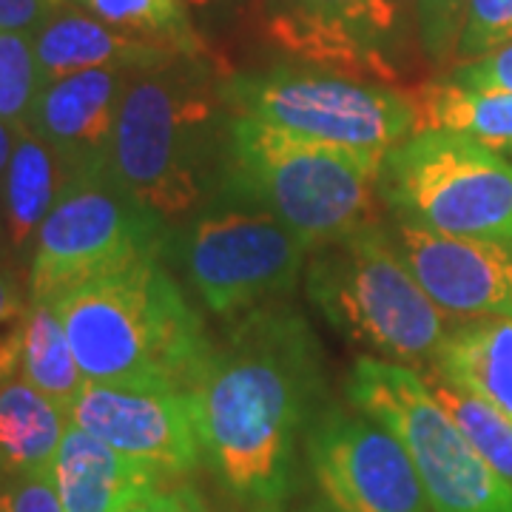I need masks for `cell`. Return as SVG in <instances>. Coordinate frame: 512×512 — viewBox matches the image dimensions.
<instances>
[{
    "label": "cell",
    "instance_id": "cell-10",
    "mask_svg": "<svg viewBox=\"0 0 512 512\" xmlns=\"http://www.w3.org/2000/svg\"><path fill=\"white\" fill-rule=\"evenodd\" d=\"M165 222L131 200L111 174L74 177L43 220L29 265L32 302H57L143 256H163Z\"/></svg>",
    "mask_w": 512,
    "mask_h": 512
},
{
    "label": "cell",
    "instance_id": "cell-35",
    "mask_svg": "<svg viewBox=\"0 0 512 512\" xmlns=\"http://www.w3.org/2000/svg\"><path fill=\"white\" fill-rule=\"evenodd\" d=\"M308 512H316V510H308Z\"/></svg>",
    "mask_w": 512,
    "mask_h": 512
},
{
    "label": "cell",
    "instance_id": "cell-23",
    "mask_svg": "<svg viewBox=\"0 0 512 512\" xmlns=\"http://www.w3.org/2000/svg\"><path fill=\"white\" fill-rule=\"evenodd\" d=\"M89 15L128 35L174 46L185 57H200L202 40L191 26L185 0H77Z\"/></svg>",
    "mask_w": 512,
    "mask_h": 512
},
{
    "label": "cell",
    "instance_id": "cell-14",
    "mask_svg": "<svg viewBox=\"0 0 512 512\" xmlns=\"http://www.w3.org/2000/svg\"><path fill=\"white\" fill-rule=\"evenodd\" d=\"M396 242L444 313L512 319V239L450 237L396 220Z\"/></svg>",
    "mask_w": 512,
    "mask_h": 512
},
{
    "label": "cell",
    "instance_id": "cell-31",
    "mask_svg": "<svg viewBox=\"0 0 512 512\" xmlns=\"http://www.w3.org/2000/svg\"><path fill=\"white\" fill-rule=\"evenodd\" d=\"M66 6V0H0V32L35 35Z\"/></svg>",
    "mask_w": 512,
    "mask_h": 512
},
{
    "label": "cell",
    "instance_id": "cell-12",
    "mask_svg": "<svg viewBox=\"0 0 512 512\" xmlns=\"http://www.w3.org/2000/svg\"><path fill=\"white\" fill-rule=\"evenodd\" d=\"M413 0H265V29L279 49L348 77H399Z\"/></svg>",
    "mask_w": 512,
    "mask_h": 512
},
{
    "label": "cell",
    "instance_id": "cell-16",
    "mask_svg": "<svg viewBox=\"0 0 512 512\" xmlns=\"http://www.w3.org/2000/svg\"><path fill=\"white\" fill-rule=\"evenodd\" d=\"M32 43L43 86L86 69L154 72L185 57L168 43L120 32L69 3L37 29Z\"/></svg>",
    "mask_w": 512,
    "mask_h": 512
},
{
    "label": "cell",
    "instance_id": "cell-28",
    "mask_svg": "<svg viewBox=\"0 0 512 512\" xmlns=\"http://www.w3.org/2000/svg\"><path fill=\"white\" fill-rule=\"evenodd\" d=\"M512 40V0H470L456 60H476Z\"/></svg>",
    "mask_w": 512,
    "mask_h": 512
},
{
    "label": "cell",
    "instance_id": "cell-25",
    "mask_svg": "<svg viewBox=\"0 0 512 512\" xmlns=\"http://www.w3.org/2000/svg\"><path fill=\"white\" fill-rule=\"evenodd\" d=\"M43 89L32 35L0 32V120L15 131H29L37 94Z\"/></svg>",
    "mask_w": 512,
    "mask_h": 512
},
{
    "label": "cell",
    "instance_id": "cell-13",
    "mask_svg": "<svg viewBox=\"0 0 512 512\" xmlns=\"http://www.w3.org/2000/svg\"><path fill=\"white\" fill-rule=\"evenodd\" d=\"M69 424L168 478L194 473L205 458L183 387L86 382L69 410Z\"/></svg>",
    "mask_w": 512,
    "mask_h": 512
},
{
    "label": "cell",
    "instance_id": "cell-4",
    "mask_svg": "<svg viewBox=\"0 0 512 512\" xmlns=\"http://www.w3.org/2000/svg\"><path fill=\"white\" fill-rule=\"evenodd\" d=\"M379 171L382 160L225 114L217 194L271 211L308 251L376 222Z\"/></svg>",
    "mask_w": 512,
    "mask_h": 512
},
{
    "label": "cell",
    "instance_id": "cell-11",
    "mask_svg": "<svg viewBox=\"0 0 512 512\" xmlns=\"http://www.w3.org/2000/svg\"><path fill=\"white\" fill-rule=\"evenodd\" d=\"M305 453L328 512H433L402 441L365 413L319 410Z\"/></svg>",
    "mask_w": 512,
    "mask_h": 512
},
{
    "label": "cell",
    "instance_id": "cell-19",
    "mask_svg": "<svg viewBox=\"0 0 512 512\" xmlns=\"http://www.w3.org/2000/svg\"><path fill=\"white\" fill-rule=\"evenodd\" d=\"M66 185L57 154L32 131H20L0 185L3 237L15 254L35 248L37 231Z\"/></svg>",
    "mask_w": 512,
    "mask_h": 512
},
{
    "label": "cell",
    "instance_id": "cell-8",
    "mask_svg": "<svg viewBox=\"0 0 512 512\" xmlns=\"http://www.w3.org/2000/svg\"><path fill=\"white\" fill-rule=\"evenodd\" d=\"M379 200L439 234L512 239V163L461 134L421 131L390 148Z\"/></svg>",
    "mask_w": 512,
    "mask_h": 512
},
{
    "label": "cell",
    "instance_id": "cell-33",
    "mask_svg": "<svg viewBox=\"0 0 512 512\" xmlns=\"http://www.w3.org/2000/svg\"><path fill=\"white\" fill-rule=\"evenodd\" d=\"M15 143H18V131L0 120V185H3V177H6V168H9V160H12Z\"/></svg>",
    "mask_w": 512,
    "mask_h": 512
},
{
    "label": "cell",
    "instance_id": "cell-15",
    "mask_svg": "<svg viewBox=\"0 0 512 512\" xmlns=\"http://www.w3.org/2000/svg\"><path fill=\"white\" fill-rule=\"evenodd\" d=\"M128 72L86 69L46 83L35 100L29 131L57 154L66 183L111 174V143Z\"/></svg>",
    "mask_w": 512,
    "mask_h": 512
},
{
    "label": "cell",
    "instance_id": "cell-24",
    "mask_svg": "<svg viewBox=\"0 0 512 512\" xmlns=\"http://www.w3.org/2000/svg\"><path fill=\"white\" fill-rule=\"evenodd\" d=\"M430 376L433 379H427V384H430L433 396L450 413V419L456 421L458 430L467 436V441L476 447L495 473L507 484H512V421L504 419L493 404L467 393L458 384L447 382L439 373L430 370Z\"/></svg>",
    "mask_w": 512,
    "mask_h": 512
},
{
    "label": "cell",
    "instance_id": "cell-17",
    "mask_svg": "<svg viewBox=\"0 0 512 512\" xmlns=\"http://www.w3.org/2000/svg\"><path fill=\"white\" fill-rule=\"evenodd\" d=\"M52 470L66 512H131L168 478L74 424L63 433Z\"/></svg>",
    "mask_w": 512,
    "mask_h": 512
},
{
    "label": "cell",
    "instance_id": "cell-18",
    "mask_svg": "<svg viewBox=\"0 0 512 512\" xmlns=\"http://www.w3.org/2000/svg\"><path fill=\"white\" fill-rule=\"evenodd\" d=\"M433 373L493 404L512 421V319L487 316L453 330Z\"/></svg>",
    "mask_w": 512,
    "mask_h": 512
},
{
    "label": "cell",
    "instance_id": "cell-3",
    "mask_svg": "<svg viewBox=\"0 0 512 512\" xmlns=\"http://www.w3.org/2000/svg\"><path fill=\"white\" fill-rule=\"evenodd\" d=\"M225 103L220 83L180 57L128 74L111 143V177L163 222L183 220L220 188Z\"/></svg>",
    "mask_w": 512,
    "mask_h": 512
},
{
    "label": "cell",
    "instance_id": "cell-20",
    "mask_svg": "<svg viewBox=\"0 0 512 512\" xmlns=\"http://www.w3.org/2000/svg\"><path fill=\"white\" fill-rule=\"evenodd\" d=\"M69 416L23 376L0 382V478L55 467Z\"/></svg>",
    "mask_w": 512,
    "mask_h": 512
},
{
    "label": "cell",
    "instance_id": "cell-29",
    "mask_svg": "<svg viewBox=\"0 0 512 512\" xmlns=\"http://www.w3.org/2000/svg\"><path fill=\"white\" fill-rule=\"evenodd\" d=\"M0 512H66L55 470L0 478Z\"/></svg>",
    "mask_w": 512,
    "mask_h": 512
},
{
    "label": "cell",
    "instance_id": "cell-7",
    "mask_svg": "<svg viewBox=\"0 0 512 512\" xmlns=\"http://www.w3.org/2000/svg\"><path fill=\"white\" fill-rule=\"evenodd\" d=\"M220 97L231 114L370 160H384L390 148L416 134L410 94L325 69L276 66L231 74L220 83Z\"/></svg>",
    "mask_w": 512,
    "mask_h": 512
},
{
    "label": "cell",
    "instance_id": "cell-5",
    "mask_svg": "<svg viewBox=\"0 0 512 512\" xmlns=\"http://www.w3.org/2000/svg\"><path fill=\"white\" fill-rule=\"evenodd\" d=\"M305 293L350 342L419 373L450 336L444 311L379 222L311 251Z\"/></svg>",
    "mask_w": 512,
    "mask_h": 512
},
{
    "label": "cell",
    "instance_id": "cell-32",
    "mask_svg": "<svg viewBox=\"0 0 512 512\" xmlns=\"http://www.w3.org/2000/svg\"><path fill=\"white\" fill-rule=\"evenodd\" d=\"M131 512H208L202 495L191 484H177V487H157L148 493Z\"/></svg>",
    "mask_w": 512,
    "mask_h": 512
},
{
    "label": "cell",
    "instance_id": "cell-34",
    "mask_svg": "<svg viewBox=\"0 0 512 512\" xmlns=\"http://www.w3.org/2000/svg\"><path fill=\"white\" fill-rule=\"evenodd\" d=\"M188 3H191V6H208V3H214V0H188Z\"/></svg>",
    "mask_w": 512,
    "mask_h": 512
},
{
    "label": "cell",
    "instance_id": "cell-9",
    "mask_svg": "<svg viewBox=\"0 0 512 512\" xmlns=\"http://www.w3.org/2000/svg\"><path fill=\"white\" fill-rule=\"evenodd\" d=\"M308 256L305 242L271 211L222 194L180 239L191 288L225 322L288 299Z\"/></svg>",
    "mask_w": 512,
    "mask_h": 512
},
{
    "label": "cell",
    "instance_id": "cell-2",
    "mask_svg": "<svg viewBox=\"0 0 512 512\" xmlns=\"http://www.w3.org/2000/svg\"><path fill=\"white\" fill-rule=\"evenodd\" d=\"M52 305L86 382L185 390L214 345L160 256L134 259Z\"/></svg>",
    "mask_w": 512,
    "mask_h": 512
},
{
    "label": "cell",
    "instance_id": "cell-30",
    "mask_svg": "<svg viewBox=\"0 0 512 512\" xmlns=\"http://www.w3.org/2000/svg\"><path fill=\"white\" fill-rule=\"evenodd\" d=\"M444 80L467 86V89H490L512 92V40L476 60H464L444 74Z\"/></svg>",
    "mask_w": 512,
    "mask_h": 512
},
{
    "label": "cell",
    "instance_id": "cell-26",
    "mask_svg": "<svg viewBox=\"0 0 512 512\" xmlns=\"http://www.w3.org/2000/svg\"><path fill=\"white\" fill-rule=\"evenodd\" d=\"M29 308V285H23L9 265H0V382H6L20 370Z\"/></svg>",
    "mask_w": 512,
    "mask_h": 512
},
{
    "label": "cell",
    "instance_id": "cell-6",
    "mask_svg": "<svg viewBox=\"0 0 512 512\" xmlns=\"http://www.w3.org/2000/svg\"><path fill=\"white\" fill-rule=\"evenodd\" d=\"M350 404L402 441L433 512H512V484L495 473L419 370L376 356L348 379Z\"/></svg>",
    "mask_w": 512,
    "mask_h": 512
},
{
    "label": "cell",
    "instance_id": "cell-1",
    "mask_svg": "<svg viewBox=\"0 0 512 512\" xmlns=\"http://www.w3.org/2000/svg\"><path fill=\"white\" fill-rule=\"evenodd\" d=\"M322 384L313 330L279 302L231 319L185 387L202 456L245 512H285L299 430L316 416Z\"/></svg>",
    "mask_w": 512,
    "mask_h": 512
},
{
    "label": "cell",
    "instance_id": "cell-22",
    "mask_svg": "<svg viewBox=\"0 0 512 512\" xmlns=\"http://www.w3.org/2000/svg\"><path fill=\"white\" fill-rule=\"evenodd\" d=\"M20 376L43 396H49L66 416L86 384V376L77 365V356L52 302H32L29 308L20 353Z\"/></svg>",
    "mask_w": 512,
    "mask_h": 512
},
{
    "label": "cell",
    "instance_id": "cell-27",
    "mask_svg": "<svg viewBox=\"0 0 512 512\" xmlns=\"http://www.w3.org/2000/svg\"><path fill=\"white\" fill-rule=\"evenodd\" d=\"M467 3L470 0H413L421 49L433 63L456 60L458 37L467 20Z\"/></svg>",
    "mask_w": 512,
    "mask_h": 512
},
{
    "label": "cell",
    "instance_id": "cell-21",
    "mask_svg": "<svg viewBox=\"0 0 512 512\" xmlns=\"http://www.w3.org/2000/svg\"><path fill=\"white\" fill-rule=\"evenodd\" d=\"M416 134L450 131L493 151H512V92L467 89L450 80H430L410 92Z\"/></svg>",
    "mask_w": 512,
    "mask_h": 512
}]
</instances>
